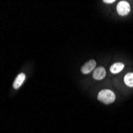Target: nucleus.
<instances>
[{
    "label": "nucleus",
    "mask_w": 133,
    "mask_h": 133,
    "mask_svg": "<svg viewBox=\"0 0 133 133\" xmlns=\"http://www.w3.org/2000/svg\"><path fill=\"white\" fill-rule=\"evenodd\" d=\"M97 99L105 104H109L115 101L116 96L112 91L109 89H104L98 93Z\"/></svg>",
    "instance_id": "nucleus-1"
},
{
    "label": "nucleus",
    "mask_w": 133,
    "mask_h": 133,
    "mask_svg": "<svg viewBox=\"0 0 133 133\" xmlns=\"http://www.w3.org/2000/svg\"><path fill=\"white\" fill-rule=\"evenodd\" d=\"M130 10H131L130 5L126 1H121V2H119L117 4V6H116L117 13L119 15H121V16L127 15L129 13V12H130Z\"/></svg>",
    "instance_id": "nucleus-2"
},
{
    "label": "nucleus",
    "mask_w": 133,
    "mask_h": 133,
    "mask_svg": "<svg viewBox=\"0 0 133 133\" xmlns=\"http://www.w3.org/2000/svg\"><path fill=\"white\" fill-rule=\"evenodd\" d=\"M96 62L95 60H89L81 67V72L83 74H89L92 70H94L96 67Z\"/></svg>",
    "instance_id": "nucleus-3"
},
{
    "label": "nucleus",
    "mask_w": 133,
    "mask_h": 133,
    "mask_svg": "<svg viewBox=\"0 0 133 133\" xmlns=\"http://www.w3.org/2000/svg\"><path fill=\"white\" fill-rule=\"evenodd\" d=\"M106 75V71L104 67H98L96 68L93 72H92V77L95 80L101 81L102 80Z\"/></svg>",
    "instance_id": "nucleus-4"
},
{
    "label": "nucleus",
    "mask_w": 133,
    "mask_h": 133,
    "mask_svg": "<svg viewBox=\"0 0 133 133\" xmlns=\"http://www.w3.org/2000/svg\"><path fill=\"white\" fill-rule=\"evenodd\" d=\"M25 78H26V75L24 74H20L18 75V77H16L15 81H14V84H13V87L14 89H18L20 88V86L22 84V83L25 81Z\"/></svg>",
    "instance_id": "nucleus-5"
},
{
    "label": "nucleus",
    "mask_w": 133,
    "mask_h": 133,
    "mask_svg": "<svg viewBox=\"0 0 133 133\" xmlns=\"http://www.w3.org/2000/svg\"><path fill=\"white\" fill-rule=\"evenodd\" d=\"M124 68V65L121 62H116L110 67V72L113 74H116L120 71H122Z\"/></svg>",
    "instance_id": "nucleus-6"
},
{
    "label": "nucleus",
    "mask_w": 133,
    "mask_h": 133,
    "mask_svg": "<svg viewBox=\"0 0 133 133\" xmlns=\"http://www.w3.org/2000/svg\"><path fill=\"white\" fill-rule=\"evenodd\" d=\"M124 83L128 87H133V72H128L124 77Z\"/></svg>",
    "instance_id": "nucleus-7"
},
{
    "label": "nucleus",
    "mask_w": 133,
    "mask_h": 133,
    "mask_svg": "<svg viewBox=\"0 0 133 133\" xmlns=\"http://www.w3.org/2000/svg\"><path fill=\"white\" fill-rule=\"evenodd\" d=\"M115 0H104V3H113Z\"/></svg>",
    "instance_id": "nucleus-8"
}]
</instances>
